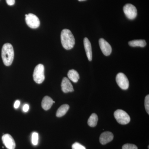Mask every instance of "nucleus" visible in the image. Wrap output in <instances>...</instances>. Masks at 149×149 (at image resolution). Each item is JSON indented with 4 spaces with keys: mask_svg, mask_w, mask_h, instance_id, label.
I'll return each mask as SVG.
<instances>
[{
    "mask_svg": "<svg viewBox=\"0 0 149 149\" xmlns=\"http://www.w3.org/2000/svg\"><path fill=\"white\" fill-rule=\"evenodd\" d=\"M19 105H20V102H19V101L17 100L15 101V102L14 107L15 108L17 109L19 107Z\"/></svg>",
    "mask_w": 149,
    "mask_h": 149,
    "instance_id": "obj_24",
    "label": "nucleus"
},
{
    "mask_svg": "<svg viewBox=\"0 0 149 149\" xmlns=\"http://www.w3.org/2000/svg\"><path fill=\"white\" fill-rule=\"evenodd\" d=\"M69 109V106L68 104L62 105L57 110L56 116L58 117H61L66 114Z\"/></svg>",
    "mask_w": 149,
    "mask_h": 149,
    "instance_id": "obj_15",
    "label": "nucleus"
},
{
    "mask_svg": "<svg viewBox=\"0 0 149 149\" xmlns=\"http://www.w3.org/2000/svg\"><path fill=\"white\" fill-rule=\"evenodd\" d=\"M114 116L118 123L121 125H126L130 120L129 115L123 110L117 109L116 111L114 113Z\"/></svg>",
    "mask_w": 149,
    "mask_h": 149,
    "instance_id": "obj_4",
    "label": "nucleus"
},
{
    "mask_svg": "<svg viewBox=\"0 0 149 149\" xmlns=\"http://www.w3.org/2000/svg\"><path fill=\"white\" fill-rule=\"evenodd\" d=\"M62 91L64 93H68L74 91L73 86L68 78L64 77L63 79L61 84Z\"/></svg>",
    "mask_w": 149,
    "mask_h": 149,
    "instance_id": "obj_10",
    "label": "nucleus"
},
{
    "mask_svg": "<svg viewBox=\"0 0 149 149\" xmlns=\"http://www.w3.org/2000/svg\"><path fill=\"white\" fill-rule=\"evenodd\" d=\"M26 24L32 29H36L40 26V22L39 18L32 13L25 15Z\"/></svg>",
    "mask_w": 149,
    "mask_h": 149,
    "instance_id": "obj_5",
    "label": "nucleus"
},
{
    "mask_svg": "<svg viewBox=\"0 0 149 149\" xmlns=\"http://www.w3.org/2000/svg\"><path fill=\"white\" fill-rule=\"evenodd\" d=\"M33 79L37 84H41L45 80V67L42 64L37 65L34 69Z\"/></svg>",
    "mask_w": 149,
    "mask_h": 149,
    "instance_id": "obj_3",
    "label": "nucleus"
},
{
    "mask_svg": "<svg viewBox=\"0 0 149 149\" xmlns=\"http://www.w3.org/2000/svg\"><path fill=\"white\" fill-rule=\"evenodd\" d=\"M122 149H138L136 145L132 144H126L123 145Z\"/></svg>",
    "mask_w": 149,
    "mask_h": 149,
    "instance_id": "obj_19",
    "label": "nucleus"
},
{
    "mask_svg": "<svg viewBox=\"0 0 149 149\" xmlns=\"http://www.w3.org/2000/svg\"><path fill=\"white\" fill-rule=\"evenodd\" d=\"M79 1H86V0H78Z\"/></svg>",
    "mask_w": 149,
    "mask_h": 149,
    "instance_id": "obj_25",
    "label": "nucleus"
},
{
    "mask_svg": "<svg viewBox=\"0 0 149 149\" xmlns=\"http://www.w3.org/2000/svg\"><path fill=\"white\" fill-rule=\"evenodd\" d=\"M68 78L72 82L77 83L80 78V76L77 71L74 69L70 70L68 73Z\"/></svg>",
    "mask_w": 149,
    "mask_h": 149,
    "instance_id": "obj_14",
    "label": "nucleus"
},
{
    "mask_svg": "<svg viewBox=\"0 0 149 149\" xmlns=\"http://www.w3.org/2000/svg\"><path fill=\"white\" fill-rule=\"evenodd\" d=\"M145 108L148 114H149V95L146 96L145 100Z\"/></svg>",
    "mask_w": 149,
    "mask_h": 149,
    "instance_id": "obj_20",
    "label": "nucleus"
},
{
    "mask_svg": "<svg viewBox=\"0 0 149 149\" xmlns=\"http://www.w3.org/2000/svg\"><path fill=\"white\" fill-rule=\"evenodd\" d=\"M128 45L132 47H144L146 45V42L145 40H134L129 42Z\"/></svg>",
    "mask_w": 149,
    "mask_h": 149,
    "instance_id": "obj_16",
    "label": "nucleus"
},
{
    "mask_svg": "<svg viewBox=\"0 0 149 149\" xmlns=\"http://www.w3.org/2000/svg\"><path fill=\"white\" fill-rule=\"evenodd\" d=\"M98 118L96 113H93L91 115L88 119V123L89 126L92 127H95L97 123Z\"/></svg>",
    "mask_w": 149,
    "mask_h": 149,
    "instance_id": "obj_17",
    "label": "nucleus"
},
{
    "mask_svg": "<svg viewBox=\"0 0 149 149\" xmlns=\"http://www.w3.org/2000/svg\"><path fill=\"white\" fill-rule=\"evenodd\" d=\"M113 139V133L109 131H106L102 133L100 138V143L102 145H106L111 142Z\"/></svg>",
    "mask_w": 149,
    "mask_h": 149,
    "instance_id": "obj_11",
    "label": "nucleus"
},
{
    "mask_svg": "<svg viewBox=\"0 0 149 149\" xmlns=\"http://www.w3.org/2000/svg\"><path fill=\"white\" fill-rule=\"evenodd\" d=\"M99 42L100 48L103 54L106 56L110 55L112 52V48L109 43L103 38L100 39Z\"/></svg>",
    "mask_w": 149,
    "mask_h": 149,
    "instance_id": "obj_9",
    "label": "nucleus"
},
{
    "mask_svg": "<svg viewBox=\"0 0 149 149\" xmlns=\"http://www.w3.org/2000/svg\"><path fill=\"white\" fill-rule=\"evenodd\" d=\"M116 82L117 85L122 90H127L129 88V81L124 73L120 72L116 76Z\"/></svg>",
    "mask_w": 149,
    "mask_h": 149,
    "instance_id": "obj_7",
    "label": "nucleus"
},
{
    "mask_svg": "<svg viewBox=\"0 0 149 149\" xmlns=\"http://www.w3.org/2000/svg\"><path fill=\"white\" fill-rule=\"evenodd\" d=\"M29 109V106L27 104H25L23 106V111L24 112H27Z\"/></svg>",
    "mask_w": 149,
    "mask_h": 149,
    "instance_id": "obj_23",
    "label": "nucleus"
},
{
    "mask_svg": "<svg viewBox=\"0 0 149 149\" xmlns=\"http://www.w3.org/2000/svg\"><path fill=\"white\" fill-rule=\"evenodd\" d=\"M53 100L50 97L46 96L44 97L42 102V106L45 110H48L51 108L53 104Z\"/></svg>",
    "mask_w": 149,
    "mask_h": 149,
    "instance_id": "obj_13",
    "label": "nucleus"
},
{
    "mask_svg": "<svg viewBox=\"0 0 149 149\" xmlns=\"http://www.w3.org/2000/svg\"><path fill=\"white\" fill-rule=\"evenodd\" d=\"M3 143L8 149H15L16 146L15 141L10 134H6L2 137Z\"/></svg>",
    "mask_w": 149,
    "mask_h": 149,
    "instance_id": "obj_8",
    "label": "nucleus"
},
{
    "mask_svg": "<svg viewBox=\"0 0 149 149\" xmlns=\"http://www.w3.org/2000/svg\"><path fill=\"white\" fill-rule=\"evenodd\" d=\"M7 4L9 6H13L15 3V0H6Z\"/></svg>",
    "mask_w": 149,
    "mask_h": 149,
    "instance_id": "obj_22",
    "label": "nucleus"
},
{
    "mask_svg": "<svg viewBox=\"0 0 149 149\" xmlns=\"http://www.w3.org/2000/svg\"><path fill=\"white\" fill-rule=\"evenodd\" d=\"M61 39L63 47L66 50L73 48L75 44V40L72 32L68 29H63L61 35Z\"/></svg>",
    "mask_w": 149,
    "mask_h": 149,
    "instance_id": "obj_2",
    "label": "nucleus"
},
{
    "mask_svg": "<svg viewBox=\"0 0 149 149\" xmlns=\"http://www.w3.org/2000/svg\"><path fill=\"white\" fill-rule=\"evenodd\" d=\"M72 149H86L85 147L77 142L72 145Z\"/></svg>",
    "mask_w": 149,
    "mask_h": 149,
    "instance_id": "obj_21",
    "label": "nucleus"
},
{
    "mask_svg": "<svg viewBox=\"0 0 149 149\" xmlns=\"http://www.w3.org/2000/svg\"><path fill=\"white\" fill-rule=\"evenodd\" d=\"M39 135L38 133L34 132L32 134V143L34 146H37L38 143Z\"/></svg>",
    "mask_w": 149,
    "mask_h": 149,
    "instance_id": "obj_18",
    "label": "nucleus"
},
{
    "mask_svg": "<svg viewBox=\"0 0 149 149\" xmlns=\"http://www.w3.org/2000/svg\"><path fill=\"white\" fill-rule=\"evenodd\" d=\"M84 45L87 57L89 61H92L93 54H92V47L91 42L88 38H85L84 39Z\"/></svg>",
    "mask_w": 149,
    "mask_h": 149,
    "instance_id": "obj_12",
    "label": "nucleus"
},
{
    "mask_svg": "<svg viewBox=\"0 0 149 149\" xmlns=\"http://www.w3.org/2000/svg\"><path fill=\"white\" fill-rule=\"evenodd\" d=\"M123 10L125 16L129 19H134L137 16V9L135 6L131 4H127L124 6Z\"/></svg>",
    "mask_w": 149,
    "mask_h": 149,
    "instance_id": "obj_6",
    "label": "nucleus"
},
{
    "mask_svg": "<svg viewBox=\"0 0 149 149\" xmlns=\"http://www.w3.org/2000/svg\"><path fill=\"white\" fill-rule=\"evenodd\" d=\"M1 56L3 62L6 66L10 65L13 62L14 52L13 47L10 43H6L3 46Z\"/></svg>",
    "mask_w": 149,
    "mask_h": 149,
    "instance_id": "obj_1",
    "label": "nucleus"
}]
</instances>
